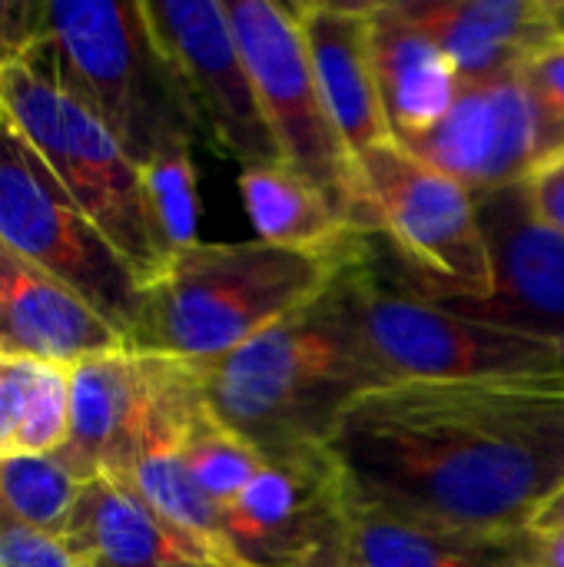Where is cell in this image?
Listing matches in <instances>:
<instances>
[{
    "label": "cell",
    "mask_w": 564,
    "mask_h": 567,
    "mask_svg": "<svg viewBox=\"0 0 564 567\" xmlns=\"http://www.w3.org/2000/svg\"><path fill=\"white\" fill-rule=\"evenodd\" d=\"M332 458L366 505L532 532L564 485V375L396 382L359 395Z\"/></svg>",
    "instance_id": "6da1fadb"
},
{
    "label": "cell",
    "mask_w": 564,
    "mask_h": 567,
    "mask_svg": "<svg viewBox=\"0 0 564 567\" xmlns=\"http://www.w3.org/2000/svg\"><path fill=\"white\" fill-rule=\"evenodd\" d=\"M193 365L206 409L266 462L329 455L346 409L382 389L332 289L236 352Z\"/></svg>",
    "instance_id": "7a4b0ae2"
},
{
    "label": "cell",
    "mask_w": 564,
    "mask_h": 567,
    "mask_svg": "<svg viewBox=\"0 0 564 567\" xmlns=\"http://www.w3.org/2000/svg\"><path fill=\"white\" fill-rule=\"evenodd\" d=\"M329 289L382 385L564 375L562 346L445 306L422 289L386 233H362Z\"/></svg>",
    "instance_id": "3957f363"
},
{
    "label": "cell",
    "mask_w": 564,
    "mask_h": 567,
    "mask_svg": "<svg viewBox=\"0 0 564 567\" xmlns=\"http://www.w3.org/2000/svg\"><path fill=\"white\" fill-rule=\"evenodd\" d=\"M342 259L243 243H193L143 286L126 349L206 362L253 342L316 302Z\"/></svg>",
    "instance_id": "277c9868"
},
{
    "label": "cell",
    "mask_w": 564,
    "mask_h": 567,
    "mask_svg": "<svg viewBox=\"0 0 564 567\" xmlns=\"http://www.w3.org/2000/svg\"><path fill=\"white\" fill-rule=\"evenodd\" d=\"M43 40L60 83L136 166L193 150L199 130L143 0L43 3Z\"/></svg>",
    "instance_id": "5b68a950"
},
{
    "label": "cell",
    "mask_w": 564,
    "mask_h": 567,
    "mask_svg": "<svg viewBox=\"0 0 564 567\" xmlns=\"http://www.w3.org/2000/svg\"><path fill=\"white\" fill-rule=\"evenodd\" d=\"M0 113L146 286L166 266V252L146 206L143 169L60 83L47 40L0 70Z\"/></svg>",
    "instance_id": "8992f818"
},
{
    "label": "cell",
    "mask_w": 564,
    "mask_h": 567,
    "mask_svg": "<svg viewBox=\"0 0 564 567\" xmlns=\"http://www.w3.org/2000/svg\"><path fill=\"white\" fill-rule=\"evenodd\" d=\"M246 66L256 83L263 116L276 136L283 163L299 169L356 233H382L362 169L342 140L319 80L312 73L296 3L223 0Z\"/></svg>",
    "instance_id": "52a82bcc"
},
{
    "label": "cell",
    "mask_w": 564,
    "mask_h": 567,
    "mask_svg": "<svg viewBox=\"0 0 564 567\" xmlns=\"http://www.w3.org/2000/svg\"><path fill=\"white\" fill-rule=\"evenodd\" d=\"M0 243L70 286L123 339L133 332L143 299L140 279L3 113Z\"/></svg>",
    "instance_id": "ba28073f"
},
{
    "label": "cell",
    "mask_w": 564,
    "mask_h": 567,
    "mask_svg": "<svg viewBox=\"0 0 564 567\" xmlns=\"http://www.w3.org/2000/svg\"><path fill=\"white\" fill-rule=\"evenodd\" d=\"M199 409L193 362L116 349L70 369V435L53 455L80 485L126 478L156 439L180 435Z\"/></svg>",
    "instance_id": "9c48e42d"
},
{
    "label": "cell",
    "mask_w": 564,
    "mask_h": 567,
    "mask_svg": "<svg viewBox=\"0 0 564 567\" xmlns=\"http://www.w3.org/2000/svg\"><path fill=\"white\" fill-rule=\"evenodd\" d=\"M379 226L435 296H492V259L475 196L396 140L356 156Z\"/></svg>",
    "instance_id": "30bf717a"
},
{
    "label": "cell",
    "mask_w": 564,
    "mask_h": 567,
    "mask_svg": "<svg viewBox=\"0 0 564 567\" xmlns=\"http://www.w3.org/2000/svg\"><path fill=\"white\" fill-rule=\"evenodd\" d=\"M146 17L180 76L199 140L243 163V169L283 163L263 116L253 73L233 33L223 0H143Z\"/></svg>",
    "instance_id": "8fae6325"
},
{
    "label": "cell",
    "mask_w": 564,
    "mask_h": 567,
    "mask_svg": "<svg viewBox=\"0 0 564 567\" xmlns=\"http://www.w3.org/2000/svg\"><path fill=\"white\" fill-rule=\"evenodd\" d=\"M352 488L332 452L266 468L223 508L239 567H349Z\"/></svg>",
    "instance_id": "7c38bea8"
},
{
    "label": "cell",
    "mask_w": 564,
    "mask_h": 567,
    "mask_svg": "<svg viewBox=\"0 0 564 567\" xmlns=\"http://www.w3.org/2000/svg\"><path fill=\"white\" fill-rule=\"evenodd\" d=\"M475 209L492 259V296H432L472 319L564 349V236L539 216L525 183L475 196Z\"/></svg>",
    "instance_id": "4fadbf2b"
},
{
    "label": "cell",
    "mask_w": 564,
    "mask_h": 567,
    "mask_svg": "<svg viewBox=\"0 0 564 567\" xmlns=\"http://www.w3.org/2000/svg\"><path fill=\"white\" fill-rule=\"evenodd\" d=\"M406 150L459 179L472 196L529 183L548 159L539 110L522 83V66L489 80H462L449 116Z\"/></svg>",
    "instance_id": "5bb4252c"
},
{
    "label": "cell",
    "mask_w": 564,
    "mask_h": 567,
    "mask_svg": "<svg viewBox=\"0 0 564 567\" xmlns=\"http://www.w3.org/2000/svg\"><path fill=\"white\" fill-rule=\"evenodd\" d=\"M126 339L70 286L0 243V359L73 369Z\"/></svg>",
    "instance_id": "9a60e30c"
},
{
    "label": "cell",
    "mask_w": 564,
    "mask_h": 567,
    "mask_svg": "<svg viewBox=\"0 0 564 567\" xmlns=\"http://www.w3.org/2000/svg\"><path fill=\"white\" fill-rule=\"evenodd\" d=\"M296 17L319 90L349 150L359 156L389 143L392 130L382 110L372 50V3L312 0L296 3Z\"/></svg>",
    "instance_id": "2e32d148"
},
{
    "label": "cell",
    "mask_w": 564,
    "mask_h": 567,
    "mask_svg": "<svg viewBox=\"0 0 564 567\" xmlns=\"http://www.w3.org/2000/svg\"><path fill=\"white\" fill-rule=\"evenodd\" d=\"M60 545L86 567H219L113 475L80 485Z\"/></svg>",
    "instance_id": "e0dca14e"
},
{
    "label": "cell",
    "mask_w": 564,
    "mask_h": 567,
    "mask_svg": "<svg viewBox=\"0 0 564 567\" xmlns=\"http://www.w3.org/2000/svg\"><path fill=\"white\" fill-rule=\"evenodd\" d=\"M399 7L452 56L462 80L512 73L562 37L555 0H399Z\"/></svg>",
    "instance_id": "ac0fdd59"
},
{
    "label": "cell",
    "mask_w": 564,
    "mask_h": 567,
    "mask_svg": "<svg viewBox=\"0 0 564 567\" xmlns=\"http://www.w3.org/2000/svg\"><path fill=\"white\" fill-rule=\"evenodd\" d=\"M349 567H535V558L532 532H479L356 498Z\"/></svg>",
    "instance_id": "d6986e66"
},
{
    "label": "cell",
    "mask_w": 564,
    "mask_h": 567,
    "mask_svg": "<svg viewBox=\"0 0 564 567\" xmlns=\"http://www.w3.org/2000/svg\"><path fill=\"white\" fill-rule=\"evenodd\" d=\"M372 50L392 140L399 146H416L455 106L462 73L399 0L372 3Z\"/></svg>",
    "instance_id": "ffe728a7"
},
{
    "label": "cell",
    "mask_w": 564,
    "mask_h": 567,
    "mask_svg": "<svg viewBox=\"0 0 564 567\" xmlns=\"http://www.w3.org/2000/svg\"><path fill=\"white\" fill-rule=\"evenodd\" d=\"M239 193L256 236L269 246L342 259L362 236L349 229L332 203L289 163L243 169Z\"/></svg>",
    "instance_id": "44dd1931"
},
{
    "label": "cell",
    "mask_w": 564,
    "mask_h": 567,
    "mask_svg": "<svg viewBox=\"0 0 564 567\" xmlns=\"http://www.w3.org/2000/svg\"><path fill=\"white\" fill-rule=\"evenodd\" d=\"M180 439L183 435H166V439L153 442L136 458V465L130 468V475L123 482H130L166 525H173L196 548H203L216 565L239 567L223 542V512L193 482V475L180 455Z\"/></svg>",
    "instance_id": "7402d4cb"
},
{
    "label": "cell",
    "mask_w": 564,
    "mask_h": 567,
    "mask_svg": "<svg viewBox=\"0 0 564 567\" xmlns=\"http://www.w3.org/2000/svg\"><path fill=\"white\" fill-rule=\"evenodd\" d=\"M80 482L57 462V455L0 458V515L60 538Z\"/></svg>",
    "instance_id": "603a6c76"
},
{
    "label": "cell",
    "mask_w": 564,
    "mask_h": 567,
    "mask_svg": "<svg viewBox=\"0 0 564 567\" xmlns=\"http://www.w3.org/2000/svg\"><path fill=\"white\" fill-rule=\"evenodd\" d=\"M180 455L193 475V482L219 505V512L266 468V458L226 429L203 402L180 439Z\"/></svg>",
    "instance_id": "cb8c5ba5"
},
{
    "label": "cell",
    "mask_w": 564,
    "mask_h": 567,
    "mask_svg": "<svg viewBox=\"0 0 564 567\" xmlns=\"http://www.w3.org/2000/svg\"><path fill=\"white\" fill-rule=\"evenodd\" d=\"M146 186V206L160 236V246L170 256L199 243V196H196V166L189 150H173L140 166Z\"/></svg>",
    "instance_id": "d4e9b609"
},
{
    "label": "cell",
    "mask_w": 564,
    "mask_h": 567,
    "mask_svg": "<svg viewBox=\"0 0 564 567\" xmlns=\"http://www.w3.org/2000/svg\"><path fill=\"white\" fill-rule=\"evenodd\" d=\"M522 83L539 110L548 159H555L564 153V37L545 43L522 63Z\"/></svg>",
    "instance_id": "484cf974"
},
{
    "label": "cell",
    "mask_w": 564,
    "mask_h": 567,
    "mask_svg": "<svg viewBox=\"0 0 564 567\" xmlns=\"http://www.w3.org/2000/svg\"><path fill=\"white\" fill-rule=\"evenodd\" d=\"M37 365L40 362L30 359H0V458L23 455V429Z\"/></svg>",
    "instance_id": "4316f807"
},
{
    "label": "cell",
    "mask_w": 564,
    "mask_h": 567,
    "mask_svg": "<svg viewBox=\"0 0 564 567\" xmlns=\"http://www.w3.org/2000/svg\"><path fill=\"white\" fill-rule=\"evenodd\" d=\"M0 567H86L73 558L60 538L33 532L0 515Z\"/></svg>",
    "instance_id": "83f0119b"
},
{
    "label": "cell",
    "mask_w": 564,
    "mask_h": 567,
    "mask_svg": "<svg viewBox=\"0 0 564 567\" xmlns=\"http://www.w3.org/2000/svg\"><path fill=\"white\" fill-rule=\"evenodd\" d=\"M43 40V0H0V70Z\"/></svg>",
    "instance_id": "f1b7e54d"
},
{
    "label": "cell",
    "mask_w": 564,
    "mask_h": 567,
    "mask_svg": "<svg viewBox=\"0 0 564 567\" xmlns=\"http://www.w3.org/2000/svg\"><path fill=\"white\" fill-rule=\"evenodd\" d=\"M529 196L539 209V216L555 226L564 236V153L542 163L532 176H529Z\"/></svg>",
    "instance_id": "f546056e"
},
{
    "label": "cell",
    "mask_w": 564,
    "mask_h": 567,
    "mask_svg": "<svg viewBox=\"0 0 564 567\" xmlns=\"http://www.w3.org/2000/svg\"><path fill=\"white\" fill-rule=\"evenodd\" d=\"M532 558L535 567H564V532H552V535L532 532Z\"/></svg>",
    "instance_id": "4dcf8cb0"
},
{
    "label": "cell",
    "mask_w": 564,
    "mask_h": 567,
    "mask_svg": "<svg viewBox=\"0 0 564 567\" xmlns=\"http://www.w3.org/2000/svg\"><path fill=\"white\" fill-rule=\"evenodd\" d=\"M532 532L539 535H552V532H564V485L542 505V512L532 522Z\"/></svg>",
    "instance_id": "1f68e13d"
}]
</instances>
